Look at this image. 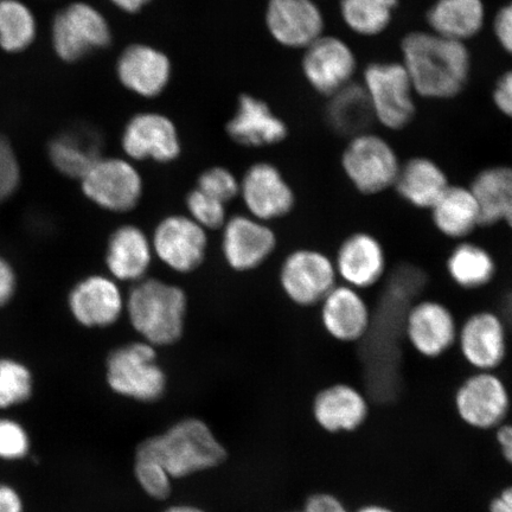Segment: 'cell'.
I'll use <instances>...</instances> for the list:
<instances>
[{
	"instance_id": "6da1fadb",
	"label": "cell",
	"mask_w": 512,
	"mask_h": 512,
	"mask_svg": "<svg viewBox=\"0 0 512 512\" xmlns=\"http://www.w3.org/2000/svg\"><path fill=\"white\" fill-rule=\"evenodd\" d=\"M400 53L420 99L453 100L469 85L473 62L466 43L448 40L428 29L413 30L402 37Z\"/></svg>"
},
{
	"instance_id": "7a4b0ae2",
	"label": "cell",
	"mask_w": 512,
	"mask_h": 512,
	"mask_svg": "<svg viewBox=\"0 0 512 512\" xmlns=\"http://www.w3.org/2000/svg\"><path fill=\"white\" fill-rule=\"evenodd\" d=\"M188 305V296L182 287L145 278L133 284L128 292L125 313L142 341L163 348L181 341Z\"/></svg>"
},
{
	"instance_id": "3957f363",
	"label": "cell",
	"mask_w": 512,
	"mask_h": 512,
	"mask_svg": "<svg viewBox=\"0 0 512 512\" xmlns=\"http://www.w3.org/2000/svg\"><path fill=\"white\" fill-rule=\"evenodd\" d=\"M137 451L156 459L172 479L214 469L227 458L226 448L209 425L196 418L176 422L164 433L144 440Z\"/></svg>"
},
{
	"instance_id": "277c9868",
	"label": "cell",
	"mask_w": 512,
	"mask_h": 512,
	"mask_svg": "<svg viewBox=\"0 0 512 512\" xmlns=\"http://www.w3.org/2000/svg\"><path fill=\"white\" fill-rule=\"evenodd\" d=\"M374 120L384 130L400 132L411 126L418 112L413 83L401 61H374L362 70Z\"/></svg>"
},
{
	"instance_id": "5b68a950",
	"label": "cell",
	"mask_w": 512,
	"mask_h": 512,
	"mask_svg": "<svg viewBox=\"0 0 512 512\" xmlns=\"http://www.w3.org/2000/svg\"><path fill=\"white\" fill-rule=\"evenodd\" d=\"M106 382L123 398L152 403L163 398L168 377L158 363L157 348L144 341L115 348L106 360Z\"/></svg>"
},
{
	"instance_id": "8992f818",
	"label": "cell",
	"mask_w": 512,
	"mask_h": 512,
	"mask_svg": "<svg viewBox=\"0 0 512 512\" xmlns=\"http://www.w3.org/2000/svg\"><path fill=\"white\" fill-rule=\"evenodd\" d=\"M401 163L392 143L370 131L349 138L341 157L345 177L363 196H376L393 189Z\"/></svg>"
},
{
	"instance_id": "52a82bcc",
	"label": "cell",
	"mask_w": 512,
	"mask_h": 512,
	"mask_svg": "<svg viewBox=\"0 0 512 512\" xmlns=\"http://www.w3.org/2000/svg\"><path fill=\"white\" fill-rule=\"evenodd\" d=\"M110 22L94 5L75 2L57 12L51 23V44L55 54L66 63L79 62L94 51L111 47Z\"/></svg>"
},
{
	"instance_id": "ba28073f",
	"label": "cell",
	"mask_w": 512,
	"mask_h": 512,
	"mask_svg": "<svg viewBox=\"0 0 512 512\" xmlns=\"http://www.w3.org/2000/svg\"><path fill=\"white\" fill-rule=\"evenodd\" d=\"M80 182L83 195L110 213H130L143 200L144 178L128 158L102 156Z\"/></svg>"
},
{
	"instance_id": "9c48e42d",
	"label": "cell",
	"mask_w": 512,
	"mask_h": 512,
	"mask_svg": "<svg viewBox=\"0 0 512 512\" xmlns=\"http://www.w3.org/2000/svg\"><path fill=\"white\" fill-rule=\"evenodd\" d=\"M454 408L458 418L473 430L496 431L510 412L509 388L496 371H475L459 384Z\"/></svg>"
},
{
	"instance_id": "30bf717a",
	"label": "cell",
	"mask_w": 512,
	"mask_h": 512,
	"mask_svg": "<svg viewBox=\"0 0 512 512\" xmlns=\"http://www.w3.org/2000/svg\"><path fill=\"white\" fill-rule=\"evenodd\" d=\"M279 284L291 303L318 306L338 285L334 259L315 248H299L281 264Z\"/></svg>"
},
{
	"instance_id": "8fae6325",
	"label": "cell",
	"mask_w": 512,
	"mask_h": 512,
	"mask_svg": "<svg viewBox=\"0 0 512 512\" xmlns=\"http://www.w3.org/2000/svg\"><path fill=\"white\" fill-rule=\"evenodd\" d=\"M120 145L134 163L171 164L183 151L181 134L174 120L153 111L136 113L127 120Z\"/></svg>"
},
{
	"instance_id": "7c38bea8",
	"label": "cell",
	"mask_w": 512,
	"mask_h": 512,
	"mask_svg": "<svg viewBox=\"0 0 512 512\" xmlns=\"http://www.w3.org/2000/svg\"><path fill=\"white\" fill-rule=\"evenodd\" d=\"M151 242L156 258L179 274L195 272L207 258V230L189 215L163 217L153 230Z\"/></svg>"
},
{
	"instance_id": "4fadbf2b",
	"label": "cell",
	"mask_w": 512,
	"mask_h": 512,
	"mask_svg": "<svg viewBox=\"0 0 512 512\" xmlns=\"http://www.w3.org/2000/svg\"><path fill=\"white\" fill-rule=\"evenodd\" d=\"M303 51L300 68L304 79L319 95L329 98L355 81L357 55L342 37L324 34Z\"/></svg>"
},
{
	"instance_id": "5bb4252c",
	"label": "cell",
	"mask_w": 512,
	"mask_h": 512,
	"mask_svg": "<svg viewBox=\"0 0 512 512\" xmlns=\"http://www.w3.org/2000/svg\"><path fill=\"white\" fill-rule=\"evenodd\" d=\"M459 324L454 313L435 299H421L408 306L402 332L416 354L428 360L443 357L457 343Z\"/></svg>"
},
{
	"instance_id": "9a60e30c",
	"label": "cell",
	"mask_w": 512,
	"mask_h": 512,
	"mask_svg": "<svg viewBox=\"0 0 512 512\" xmlns=\"http://www.w3.org/2000/svg\"><path fill=\"white\" fill-rule=\"evenodd\" d=\"M456 345L475 371H496L507 360L509 328L498 312L479 310L459 325Z\"/></svg>"
},
{
	"instance_id": "2e32d148",
	"label": "cell",
	"mask_w": 512,
	"mask_h": 512,
	"mask_svg": "<svg viewBox=\"0 0 512 512\" xmlns=\"http://www.w3.org/2000/svg\"><path fill=\"white\" fill-rule=\"evenodd\" d=\"M249 215L271 222L284 219L296 207L292 185L277 165L258 162L249 166L240 181V194Z\"/></svg>"
},
{
	"instance_id": "e0dca14e",
	"label": "cell",
	"mask_w": 512,
	"mask_h": 512,
	"mask_svg": "<svg viewBox=\"0 0 512 512\" xmlns=\"http://www.w3.org/2000/svg\"><path fill=\"white\" fill-rule=\"evenodd\" d=\"M277 247V234L270 224L249 214L228 217L222 227L223 259L235 272L258 270Z\"/></svg>"
},
{
	"instance_id": "ac0fdd59",
	"label": "cell",
	"mask_w": 512,
	"mask_h": 512,
	"mask_svg": "<svg viewBox=\"0 0 512 512\" xmlns=\"http://www.w3.org/2000/svg\"><path fill=\"white\" fill-rule=\"evenodd\" d=\"M265 24L279 46L304 50L325 34L326 19L316 0H268Z\"/></svg>"
},
{
	"instance_id": "d6986e66",
	"label": "cell",
	"mask_w": 512,
	"mask_h": 512,
	"mask_svg": "<svg viewBox=\"0 0 512 512\" xmlns=\"http://www.w3.org/2000/svg\"><path fill=\"white\" fill-rule=\"evenodd\" d=\"M174 67L168 54L151 44L132 43L118 56L115 74L126 91L156 99L169 87Z\"/></svg>"
},
{
	"instance_id": "ffe728a7",
	"label": "cell",
	"mask_w": 512,
	"mask_h": 512,
	"mask_svg": "<svg viewBox=\"0 0 512 512\" xmlns=\"http://www.w3.org/2000/svg\"><path fill=\"white\" fill-rule=\"evenodd\" d=\"M126 297L119 283L107 275L93 274L76 283L69 293L68 307L80 325L106 329L125 313Z\"/></svg>"
},
{
	"instance_id": "44dd1931",
	"label": "cell",
	"mask_w": 512,
	"mask_h": 512,
	"mask_svg": "<svg viewBox=\"0 0 512 512\" xmlns=\"http://www.w3.org/2000/svg\"><path fill=\"white\" fill-rule=\"evenodd\" d=\"M334 262L342 284L358 291L379 285L387 274V253L383 243L364 230L351 233L342 241Z\"/></svg>"
},
{
	"instance_id": "7402d4cb",
	"label": "cell",
	"mask_w": 512,
	"mask_h": 512,
	"mask_svg": "<svg viewBox=\"0 0 512 512\" xmlns=\"http://www.w3.org/2000/svg\"><path fill=\"white\" fill-rule=\"evenodd\" d=\"M226 133L235 144L260 149L285 142L290 130L264 99L245 93L236 102L233 117L226 124Z\"/></svg>"
},
{
	"instance_id": "603a6c76",
	"label": "cell",
	"mask_w": 512,
	"mask_h": 512,
	"mask_svg": "<svg viewBox=\"0 0 512 512\" xmlns=\"http://www.w3.org/2000/svg\"><path fill=\"white\" fill-rule=\"evenodd\" d=\"M320 307V323L332 339L341 343L363 341L373 328L370 306L362 291L347 285H337Z\"/></svg>"
},
{
	"instance_id": "cb8c5ba5",
	"label": "cell",
	"mask_w": 512,
	"mask_h": 512,
	"mask_svg": "<svg viewBox=\"0 0 512 512\" xmlns=\"http://www.w3.org/2000/svg\"><path fill=\"white\" fill-rule=\"evenodd\" d=\"M312 413L325 432L352 433L366 424L370 406L360 389L341 382L320 390L313 400Z\"/></svg>"
},
{
	"instance_id": "d4e9b609",
	"label": "cell",
	"mask_w": 512,
	"mask_h": 512,
	"mask_svg": "<svg viewBox=\"0 0 512 512\" xmlns=\"http://www.w3.org/2000/svg\"><path fill=\"white\" fill-rule=\"evenodd\" d=\"M153 256L151 238L136 224H121L107 240V270L118 283L136 284L147 278Z\"/></svg>"
},
{
	"instance_id": "484cf974",
	"label": "cell",
	"mask_w": 512,
	"mask_h": 512,
	"mask_svg": "<svg viewBox=\"0 0 512 512\" xmlns=\"http://www.w3.org/2000/svg\"><path fill=\"white\" fill-rule=\"evenodd\" d=\"M450 185V178L437 160L414 156L401 163L393 189L409 206L430 211Z\"/></svg>"
},
{
	"instance_id": "4316f807",
	"label": "cell",
	"mask_w": 512,
	"mask_h": 512,
	"mask_svg": "<svg viewBox=\"0 0 512 512\" xmlns=\"http://www.w3.org/2000/svg\"><path fill=\"white\" fill-rule=\"evenodd\" d=\"M425 19L434 34L467 44L484 30L488 9L485 0H434Z\"/></svg>"
},
{
	"instance_id": "83f0119b",
	"label": "cell",
	"mask_w": 512,
	"mask_h": 512,
	"mask_svg": "<svg viewBox=\"0 0 512 512\" xmlns=\"http://www.w3.org/2000/svg\"><path fill=\"white\" fill-rule=\"evenodd\" d=\"M104 139L94 128L78 126L50 140L48 156L62 175L80 179L102 157Z\"/></svg>"
},
{
	"instance_id": "f1b7e54d",
	"label": "cell",
	"mask_w": 512,
	"mask_h": 512,
	"mask_svg": "<svg viewBox=\"0 0 512 512\" xmlns=\"http://www.w3.org/2000/svg\"><path fill=\"white\" fill-rule=\"evenodd\" d=\"M469 187L478 202L480 227L504 223L512 230V166H488L477 172Z\"/></svg>"
},
{
	"instance_id": "f546056e",
	"label": "cell",
	"mask_w": 512,
	"mask_h": 512,
	"mask_svg": "<svg viewBox=\"0 0 512 512\" xmlns=\"http://www.w3.org/2000/svg\"><path fill=\"white\" fill-rule=\"evenodd\" d=\"M432 223L445 238L463 241L480 227V211L475 194L470 187L453 185L430 209Z\"/></svg>"
},
{
	"instance_id": "4dcf8cb0",
	"label": "cell",
	"mask_w": 512,
	"mask_h": 512,
	"mask_svg": "<svg viewBox=\"0 0 512 512\" xmlns=\"http://www.w3.org/2000/svg\"><path fill=\"white\" fill-rule=\"evenodd\" d=\"M446 272L452 283L465 291L489 286L497 275V262L489 249L479 243L457 242L447 256Z\"/></svg>"
},
{
	"instance_id": "1f68e13d",
	"label": "cell",
	"mask_w": 512,
	"mask_h": 512,
	"mask_svg": "<svg viewBox=\"0 0 512 512\" xmlns=\"http://www.w3.org/2000/svg\"><path fill=\"white\" fill-rule=\"evenodd\" d=\"M325 119L332 131L348 138L369 131L375 120L362 83L351 82L329 96Z\"/></svg>"
},
{
	"instance_id": "d6a6232c",
	"label": "cell",
	"mask_w": 512,
	"mask_h": 512,
	"mask_svg": "<svg viewBox=\"0 0 512 512\" xmlns=\"http://www.w3.org/2000/svg\"><path fill=\"white\" fill-rule=\"evenodd\" d=\"M400 0H338V14L352 34L379 37L394 22Z\"/></svg>"
},
{
	"instance_id": "836d02e7",
	"label": "cell",
	"mask_w": 512,
	"mask_h": 512,
	"mask_svg": "<svg viewBox=\"0 0 512 512\" xmlns=\"http://www.w3.org/2000/svg\"><path fill=\"white\" fill-rule=\"evenodd\" d=\"M37 36L34 12L21 0H0V48L18 54L31 47Z\"/></svg>"
},
{
	"instance_id": "e575fe53",
	"label": "cell",
	"mask_w": 512,
	"mask_h": 512,
	"mask_svg": "<svg viewBox=\"0 0 512 512\" xmlns=\"http://www.w3.org/2000/svg\"><path fill=\"white\" fill-rule=\"evenodd\" d=\"M35 380L21 361L0 357V411L24 405L34 395Z\"/></svg>"
},
{
	"instance_id": "d590c367",
	"label": "cell",
	"mask_w": 512,
	"mask_h": 512,
	"mask_svg": "<svg viewBox=\"0 0 512 512\" xmlns=\"http://www.w3.org/2000/svg\"><path fill=\"white\" fill-rule=\"evenodd\" d=\"M134 476L147 496L164 501L171 495L172 478L156 459L136 451Z\"/></svg>"
},
{
	"instance_id": "8d00e7d4",
	"label": "cell",
	"mask_w": 512,
	"mask_h": 512,
	"mask_svg": "<svg viewBox=\"0 0 512 512\" xmlns=\"http://www.w3.org/2000/svg\"><path fill=\"white\" fill-rule=\"evenodd\" d=\"M188 215L207 230L222 229L228 220L226 203L195 188L185 198Z\"/></svg>"
},
{
	"instance_id": "74e56055",
	"label": "cell",
	"mask_w": 512,
	"mask_h": 512,
	"mask_svg": "<svg viewBox=\"0 0 512 512\" xmlns=\"http://www.w3.org/2000/svg\"><path fill=\"white\" fill-rule=\"evenodd\" d=\"M31 437L22 422L16 419L0 418V460L17 463L27 459L31 453Z\"/></svg>"
},
{
	"instance_id": "f35d334b",
	"label": "cell",
	"mask_w": 512,
	"mask_h": 512,
	"mask_svg": "<svg viewBox=\"0 0 512 512\" xmlns=\"http://www.w3.org/2000/svg\"><path fill=\"white\" fill-rule=\"evenodd\" d=\"M196 188L228 204L239 196L240 181L229 169L211 166L198 177Z\"/></svg>"
},
{
	"instance_id": "ab89813d",
	"label": "cell",
	"mask_w": 512,
	"mask_h": 512,
	"mask_svg": "<svg viewBox=\"0 0 512 512\" xmlns=\"http://www.w3.org/2000/svg\"><path fill=\"white\" fill-rule=\"evenodd\" d=\"M21 182V168H19L16 152L12 149L9 140L0 134V203L14 195Z\"/></svg>"
},
{
	"instance_id": "60d3db41",
	"label": "cell",
	"mask_w": 512,
	"mask_h": 512,
	"mask_svg": "<svg viewBox=\"0 0 512 512\" xmlns=\"http://www.w3.org/2000/svg\"><path fill=\"white\" fill-rule=\"evenodd\" d=\"M491 29L498 47L512 57V0L499 6L492 18Z\"/></svg>"
},
{
	"instance_id": "b9f144b4",
	"label": "cell",
	"mask_w": 512,
	"mask_h": 512,
	"mask_svg": "<svg viewBox=\"0 0 512 512\" xmlns=\"http://www.w3.org/2000/svg\"><path fill=\"white\" fill-rule=\"evenodd\" d=\"M491 100L499 114L512 120V68L504 70L496 79Z\"/></svg>"
},
{
	"instance_id": "7bdbcfd3",
	"label": "cell",
	"mask_w": 512,
	"mask_h": 512,
	"mask_svg": "<svg viewBox=\"0 0 512 512\" xmlns=\"http://www.w3.org/2000/svg\"><path fill=\"white\" fill-rule=\"evenodd\" d=\"M294 512H350L337 496L328 492H317L306 499L302 510Z\"/></svg>"
},
{
	"instance_id": "ee69618b",
	"label": "cell",
	"mask_w": 512,
	"mask_h": 512,
	"mask_svg": "<svg viewBox=\"0 0 512 512\" xmlns=\"http://www.w3.org/2000/svg\"><path fill=\"white\" fill-rule=\"evenodd\" d=\"M17 279L14 268L0 256V307L8 304L16 292Z\"/></svg>"
},
{
	"instance_id": "f6af8a7d",
	"label": "cell",
	"mask_w": 512,
	"mask_h": 512,
	"mask_svg": "<svg viewBox=\"0 0 512 512\" xmlns=\"http://www.w3.org/2000/svg\"><path fill=\"white\" fill-rule=\"evenodd\" d=\"M0 512H25L23 496L14 485L0 482Z\"/></svg>"
},
{
	"instance_id": "bcb514c9",
	"label": "cell",
	"mask_w": 512,
	"mask_h": 512,
	"mask_svg": "<svg viewBox=\"0 0 512 512\" xmlns=\"http://www.w3.org/2000/svg\"><path fill=\"white\" fill-rule=\"evenodd\" d=\"M496 441L505 463L512 466V424L504 422L497 428Z\"/></svg>"
},
{
	"instance_id": "7dc6e473",
	"label": "cell",
	"mask_w": 512,
	"mask_h": 512,
	"mask_svg": "<svg viewBox=\"0 0 512 512\" xmlns=\"http://www.w3.org/2000/svg\"><path fill=\"white\" fill-rule=\"evenodd\" d=\"M489 512H512V485L505 486L491 499Z\"/></svg>"
},
{
	"instance_id": "c3c4849f",
	"label": "cell",
	"mask_w": 512,
	"mask_h": 512,
	"mask_svg": "<svg viewBox=\"0 0 512 512\" xmlns=\"http://www.w3.org/2000/svg\"><path fill=\"white\" fill-rule=\"evenodd\" d=\"M115 9L126 15H137L149 6L153 0H108Z\"/></svg>"
},
{
	"instance_id": "681fc988",
	"label": "cell",
	"mask_w": 512,
	"mask_h": 512,
	"mask_svg": "<svg viewBox=\"0 0 512 512\" xmlns=\"http://www.w3.org/2000/svg\"><path fill=\"white\" fill-rule=\"evenodd\" d=\"M502 312L499 313L503 318L505 324H507L509 330L512 325V292L508 294L507 297L504 298Z\"/></svg>"
},
{
	"instance_id": "f907efd6",
	"label": "cell",
	"mask_w": 512,
	"mask_h": 512,
	"mask_svg": "<svg viewBox=\"0 0 512 512\" xmlns=\"http://www.w3.org/2000/svg\"><path fill=\"white\" fill-rule=\"evenodd\" d=\"M355 512H396L394 509L380 503L364 504Z\"/></svg>"
},
{
	"instance_id": "816d5d0a",
	"label": "cell",
	"mask_w": 512,
	"mask_h": 512,
	"mask_svg": "<svg viewBox=\"0 0 512 512\" xmlns=\"http://www.w3.org/2000/svg\"><path fill=\"white\" fill-rule=\"evenodd\" d=\"M164 512H206L200 508L194 507V505H174V507H170L166 509Z\"/></svg>"
}]
</instances>
